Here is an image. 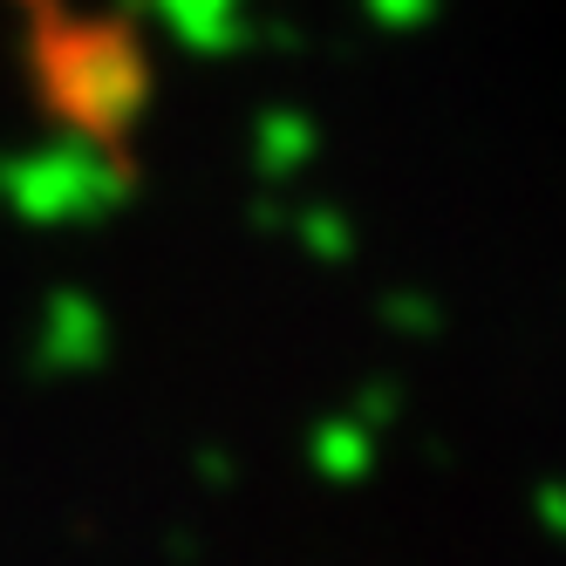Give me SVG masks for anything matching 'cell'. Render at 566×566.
<instances>
[{
	"mask_svg": "<svg viewBox=\"0 0 566 566\" xmlns=\"http://www.w3.org/2000/svg\"><path fill=\"white\" fill-rule=\"evenodd\" d=\"M307 464H314V478H328V484H361V478L376 471V430L355 423L348 410L342 417H321L307 430Z\"/></svg>",
	"mask_w": 566,
	"mask_h": 566,
	"instance_id": "obj_3",
	"label": "cell"
},
{
	"mask_svg": "<svg viewBox=\"0 0 566 566\" xmlns=\"http://www.w3.org/2000/svg\"><path fill=\"white\" fill-rule=\"evenodd\" d=\"M301 239H307L321 260H348V226H342V219H328V212H314V219L301 226Z\"/></svg>",
	"mask_w": 566,
	"mask_h": 566,
	"instance_id": "obj_6",
	"label": "cell"
},
{
	"mask_svg": "<svg viewBox=\"0 0 566 566\" xmlns=\"http://www.w3.org/2000/svg\"><path fill=\"white\" fill-rule=\"evenodd\" d=\"M382 321L396 335H437V301H423V294H389V307H382Z\"/></svg>",
	"mask_w": 566,
	"mask_h": 566,
	"instance_id": "obj_4",
	"label": "cell"
},
{
	"mask_svg": "<svg viewBox=\"0 0 566 566\" xmlns=\"http://www.w3.org/2000/svg\"><path fill=\"white\" fill-rule=\"evenodd\" d=\"M130 178L109 165L103 150H34L0 165V198L28 219V226H83L124 206Z\"/></svg>",
	"mask_w": 566,
	"mask_h": 566,
	"instance_id": "obj_1",
	"label": "cell"
},
{
	"mask_svg": "<svg viewBox=\"0 0 566 566\" xmlns=\"http://www.w3.org/2000/svg\"><path fill=\"white\" fill-rule=\"evenodd\" d=\"M396 402H402V396H396L389 382H369V389L355 396V410H348V417H355V423H369V430H382V423L396 417Z\"/></svg>",
	"mask_w": 566,
	"mask_h": 566,
	"instance_id": "obj_7",
	"label": "cell"
},
{
	"mask_svg": "<svg viewBox=\"0 0 566 566\" xmlns=\"http://www.w3.org/2000/svg\"><path fill=\"white\" fill-rule=\"evenodd\" d=\"M109 361V314L90 294H49L42 321H34V376H96Z\"/></svg>",
	"mask_w": 566,
	"mask_h": 566,
	"instance_id": "obj_2",
	"label": "cell"
},
{
	"mask_svg": "<svg viewBox=\"0 0 566 566\" xmlns=\"http://www.w3.org/2000/svg\"><path fill=\"white\" fill-rule=\"evenodd\" d=\"M198 478H206V484H232V458L226 451H198Z\"/></svg>",
	"mask_w": 566,
	"mask_h": 566,
	"instance_id": "obj_8",
	"label": "cell"
},
{
	"mask_svg": "<svg viewBox=\"0 0 566 566\" xmlns=\"http://www.w3.org/2000/svg\"><path fill=\"white\" fill-rule=\"evenodd\" d=\"M533 525H539L546 539L566 546V478H539L533 484Z\"/></svg>",
	"mask_w": 566,
	"mask_h": 566,
	"instance_id": "obj_5",
	"label": "cell"
}]
</instances>
